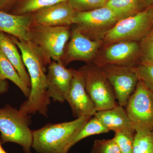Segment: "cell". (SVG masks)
Instances as JSON below:
<instances>
[{
    "mask_svg": "<svg viewBox=\"0 0 153 153\" xmlns=\"http://www.w3.org/2000/svg\"><path fill=\"white\" fill-rule=\"evenodd\" d=\"M9 36L21 51L31 82L30 96L19 110L26 114L39 113L47 117L48 107L51 103V99L47 93V74H45L47 66L30 41Z\"/></svg>",
    "mask_w": 153,
    "mask_h": 153,
    "instance_id": "1",
    "label": "cell"
},
{
    "mask_svg": "<svg viewBox=\"0 0 153 153\" xmlns=\"http://www.w3.org/2000/svg\"><path fill=\"white\" fill-rule=\"evenodd\" d=\"M92 117L85 116L71 121L49 123L33 131L32 148L37 153H67L79 131Z\"/></svg>",
    "mask_w": 153,
    "mask_h": 153,
    "instance_id": "2",
    "label": "cell"
},
{
    "mask_svg": "<svg viewBox=\"0 0 153 153\" xmlns=\"http://www.w3.org/2000/svg\"><path fill=\"white\" fill-rule=\"evenodd\" d=\"M71 33L70 26L51 27L33 22L28 37L29 41L48 66L52 60L57 61L62 57Z\"/></svg>",
    "mask_w": 153,
    "mask_h": 153,
    "instance_id": "3",
    "label": "cell"
},
{
    "mask_svg": "<svg viewBox=\"0 0 153 153\" xmlns=\"http://www.w3.org/2000/svg\"><path fill=\"white\" fill-rule=\"evenodd\" d=\"M30 115L26 114L10 105L0 108V132L2 143L18 144L25 153H32L33 131L30 128Z\"/></svg>",
    "mask_w": 153,
    "mask_h": 153,
    "instance_id": "4",
    "label": "cell"
},
{
    "mask_svg": "<svg viewBox=\"0 0 153 153\" xmlns=\"http://www.w3.org/2000/svg\"><path fill=\"white\" fill-rule=\"evenodd\" d=\"M78 70L83 75L85 89L97 111L117 106L113 89L101 67L90 63Z\"/></svg>",
    "mask_w": 153,
    "mask_h": 153,
    "instance_id": "5",
    "label": "cell"
},
{
    "mask_svg": "<svg viewBox=\"0 0 153 153\" xmlns=\"http://www.w3.org/2000/svg\"><path fill=\"white\" fill-rule=\"evenodd\" d=\"M153 10L148 9L131 16L122 19L103 38V45L121 41H135L142 40L152 30Z\"/></svg>",
    "mask_w": 153,
    "mask_h": 153,
    "instance_id": "6",
    "label": "cell"
},
{
    "mask_svg": "<svg viewBox=\"0 0 153 153\" xmlns=\"http://www.w3.org/2000/svg\"><path fill=\"white\" fill-rule=\"evenodd\" d=\"M125 107L136 132L152 131L153 91L140 79Z\"/></svg>",
    "mask_w": 153,
    "mask_h": 153,
    "instance_id": "7",
    "label": "cell"
},
{
    "mask_svg": "<svg viewBox=\"0 0 153 153\" xmlns=\"http://www.w3.org/2000/svg\"><path fill=\"white\" fill-rule=\"evenodd\" d=\"M118 21L113 12L104 6L92 10L76 12L72 22L88 38L93 40H102Z\"/></svg>",
    "mask_w": 153,
    "mask_h": 153,
    "instance_id": "8",
    "label": "cell"
},
{
    "mask_svg": "<svg viewBox=\"0 0 153 153\" xmlns=\"http://www.w3.org/2000/svg\"><path fill=\"white\" fill-rule=\"evenodd\" d=\"M103 44L102 40H91L75 27L71 30L70 39L59 61L65 67L74 61L91 63Z\"/></svg>",
    "mask_w": 153,
    "mask_h": 153,
    "instance_id": "9",
    "label": "cell"
},
{
    "mask_svg": "<svg viewBox=\"0 0 153 153\" xmlns=\"http://www.w3.org/2000/svg\"><path fill=\"white\" fill-rule=\"evenodd\" d=\"M104 48L94 60L100 67L108 65L135 67L140 57V46L135 41H121L108 45Z\"/></svg>",
    "mask_w": 153,
    "mask_h": 153,
    "instance_id": "10",
    "label": "cell"
},
{
    "mask_svg": "<svg viewBox=\"0 0 153 153\" xmlns=\"http://www.w3.org/2000/svg\"><path fill=\"white\" fill-rule=\"evenodd\" d=\"M101 68L112 86L118 104L125 107L139 80L135 68L114 65Z\"/></svg>",
    "mask_w": 153,
    "mask_h": 153,
    "instance_id": "11",
    "label": "cell"
},
{
    "mask_svg": "<svg viewBox=\"0 0 153 153\" xmlns=\"http://www.w3.org/2000/svg\"><path fill=\"white\" fill-rule=\"evenodd\" d=\"M66 101L69 105L74 117L93 116L97 112L85 89L83 75L79 70L73 68L72 79Z\"/></svg>",
    "mask_w": 153,
    "mask_h": 153,
    "instance_id": "12",
    "label": "cell"
},
{
    "mask_svg": "<svg viewBox=\"0 0 153 153\" xmlns=\"http://www.w3.org/2000/svg\"><path fill=\"white\" fill-rule=\"evenodd\" d=\"M47 93L54 102L63 103L70 88L73 68H67L59 60H53L47 66Z\"/></svg>",
    "mask_w": 153,
    "mask_h": 153,
    "instance_id": "13",
    "label": "cell"
},
{
    "mask_svg": "<svg viewBox=\"0 0 153 153\" xmlns=\"http://www.w3.org/2000/svg\"><path fill=\"white\" fill-rule=\"evenodd\" d=\"M75 13L67 0L43 8L33 13V22L51 27L70 26L73 25L72 20Z\"/></svg>",
    "mask_w": 153,
    "mask_h": 153,
    "instance_id": "14",
    "label": "cell"
},
{
    "mask_svg": "<svg viewBox=\"0 0 153 153\" xmlns=\"http://www.w3.org/2000/svg\"><path fill=\"white\" fill-rule=\"evenodd\" d=\"M33 14L16 15L0 11V32L23 41H29V30Z\"/></svg>",
    "mask_w": 153,
    "mask_h": 153,
    "instance_id": "15",
    "label": "cell"
},
{
    "mask_svg": "<svg viewBox=\"0 0 153 153\" xmlns=\"http://www.w3.org/2000/svg\"><path fill=\"white\" fill-rule=\"evenodd\" d=\"M94 116L110 131L136 132L124 107L118 105L111 109L97 111Z\"/></svg>",
    "mask_w": 153,
    "mask_h": 153,
    "instance_id": "16",
    "label": "cell"
},
{
    "mask_svg": "<svg viewBox=\"0 0 153 153\" xmlns=\"http://www.w3.org/2000/svg\"><path fill=\"white\" fill-rule=\"evenodd\" d=\"M18 47L7 34L0 32V49L13 64L22 79L30 87L31 82L27 71Z\"/></svg>",
    "mask_w": 153,
    "mask_h": 153,
    "instance_id": "17",
    "label": "cell"
},
{
    "mask_svg": "<svg viewBox=\"0 0 153 153\" xmlns=\"http://www.w3.org/2000/svg\"><path fill=\"white\" fill-rule=\"evenodd\" d=\"M0 79L10 80L22 91L24 95L28 98L30 88L22 79L13 64L8 60L0 49Z\"/></svg>",
    "mask_w": 153,
    "mask_h": 153,
    "instance_id": "18",
    "label": "cell"
},
{
    "mask_svg": "<svg viewBox=\"0 0 153 153\" xmlns=\"http://www.w3.org/2000/svg\"><path fill=\"white\" fill-rule=\"evenodd\" d=\"M141 0H108L105 6L116 15L119 21L140 12Z\"/></svg>",
    "mask_w": 153,
    "mask_h": 153,
    "instance_id": "19",
    "label": "cell"
},
{
    "mask_svg": "<svg viewBox=\"0 0 153 153\" xmlns=\"http://www.w3.org/2000/svg\"><path fill=\"white\" fill-rule=\"evenodd\" d=\"M67 0H17L10 13L16 15L33 13L43 8Z\"/></svg>",
    "mask_w": 153,
    "mask_h": 153,
    "instance_id": "20",
    "label": "cell"
},
{
    "mask_svg": "<svg viewBox=\"0 0 153 153\" xmlns=\"http://www.w3.org/2000/svg\"><path fill=\"white\" fill-rule=\"evenodd\" d=\"M109 131L103 124L94 116L91 117L79 131L71 143V148L79 141L87 137L93 135L107 133Z\"/></svg>",
    "mask_w": 153,
    "mask_h": 153,
    "instance_id": "21",
    "label": "cell"
},
{
    "mask_svg": "<svg viewBox=\"0 0 153 153\" xmlns=\"http://www.w3.org/2000/svg\"><path fill=\"white\" fill-rule=\"evenodd\" d=\"M132 153H153L152 131L135 133Z\"/></svg>",
    "mask_w": 153,
    "mask_h": 153,
    "instance_id": "22",
    "label": "cell"
},
{
    "mask_svg": "<svg viewBox=\"0 0 153 153\" xmlns=\"http://www.w3.org/2000/svg\"><path fill=\"white\" fill-rule=\"evenodd\" d=\"M140 46V64L153 65V29L142 39Z\"/></svg>",
    "mask_w": 153,
    "mask_h": 153,
    "instance_id": "23",
    "label": "cell"
},
{
    "mask_svg": "<svg viewBox=\"0 0 153 153\" xmlns=\"http://www.w3.org/2000/svg\"><path fill=\"white\" fill-rule=\"evenodd\" d=\"M136 132L117 131L114 137L122 153H132Z\"/></svg>",
    "mask_w": 153,
    "mask_h": 153,
    "instance_id": "24",
    "label": "cell"
},
{
    "mask_svg": "<svg viewBox=\"0 0 153 153\" xmlns=\"http://www.w3.org/2000/svg\"><path fill=\"white\" fill-rule=\"evenodd\" d=\"M76 12L92 10L105 6L108 0H68Z\"/></svg>",
    "mask_w": 153,
    "mask_h": 153,
    "instance_id": "25",
    "label": "cell"
},
{
    "mask_svg": "<svg viewBox=\"0 0 153 153\" xmlns=\"http://www.w3.org/2000/svg\"><path fill=\"white\" fill-rule=\"evenodd\" d=\"M90 153H122L114 139L96 140Z\"/></svg>",
    "mask_w": 153,
    "mask_h": 153,
    "instance_id": "26",
    "label": "cell"
},
{
    "mask_svg": "<svg viewBox=\"0 0 153 153\" xmlns=\"http://www.w3.org/2000/svg\"><path fill=\"white\" fill-rule=\"evenodd\" d=\"M135 68L139 79L153 91V65L139 64Z\"/></svg>",
    "mask_w": 153,
    "mask_h": 153,
    "instance_id": "27",
    "label": "cell"
},
{
    "mask_svg": "<svg viewBox=\"0 0 153 153\" xmlns=\"http://www.w3.org/2000/svg\"><path fill=\"white\" fill-rule=\"evenodd\" d=\"M17 0H0V11L10 13Z\"/></svg>",
    "mask_w": 153,
    "mask_h": 153,
    "instance_id": "28",
    "label": "cell"
},
{
    "mask_svg": "<svg viewBox=\"0 0 153 153\" xmlns=\"http://www.w3.org/2000/svg\"><path fill=\"white\" fill-rule=\"evenodd\" d=\"M9 88V84L7 80L0 79V95L6 93Z\"/></svg>",
    "mask_w": 153,
    "mask_h": 153,
    "instance_id": "29",
    "label": "cell"
},
{
    "mask_svg": "<svg viewBox=\"0 0 153 153\" xmlns=\"http://www.w3.org/2000/svg\"><path fill=\"white\" fill-rule=\"evenodd\" d=\"M153 4V0H143V5L145 7H149Z\"/></svg>",
    "mask_w": 153,
    "mask_h": 153,
    "instance_id": "30",
    "label": "cell"
},
{
    "mask_svg": "<svg viewBox=\"0 0 153 153\" xmlns=\"http://www.w3.org/2000/svg\"><path fill=\"white\" fill-rule=\"evenodd\" d=\"M2 143L0 140V153H7L5 151V150L3 149L2 146Z\"/></svg>",
    "mask_w": 153,
    "mask_h": 153,
    "instance_id": "31",
    "label": "cell"
},
{
    "mask_svg": "<svg viewBox=\"0 0 153 153\" xmlns=\"http://www.w3.org/2000/svg\"><path fill=\"white\" fill-rule=\"evenodd\" d=\"M152 133H153V129L152 131Z\"/></svg>",
    "mask_w": 153,
    "mask_h": 153,
    "instance_id": "32",
    "label": "cell"
}]
</instances>
